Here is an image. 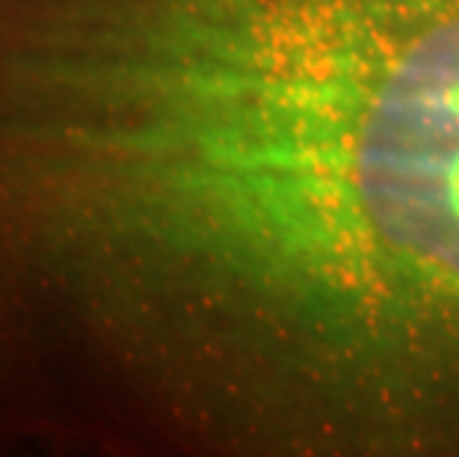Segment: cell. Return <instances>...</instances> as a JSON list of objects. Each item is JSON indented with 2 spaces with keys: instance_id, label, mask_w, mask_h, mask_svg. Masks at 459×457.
Wrapping results in <instances>:
<instances>
[{
  "instance_id": "1",
  "label": "cell",
  "mask_w": 459,
  "mask_h": 457,
  "mask_svg": "<svg viewBox=\"0 0 459 457\" xmlns=\"http://www.w3.org/2000/svg\"><path fill=\"white\" fill-rule=\"evenodd\" d=\"M0 457H459V0H0Z\"/></svg>"
}]
</instances>
